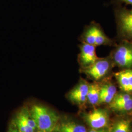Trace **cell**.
Instances as JSON below:
<instances>
[{"instance_id": "6da1fadb", "label": "cell", "mask_w": 132, "mask_h": 132, "mask_svg": "<svg viewBox=\"0 0 132 132\" xmlns=\"http://www.w3.org/2000/svg\"><path fill=\"white\" fill-rule=\"evenodd\" d=\"M29 113L35 123L37 130L43 132L54 131L59 121V116L55 112L42 105H33Z\"/></svg>"}, {"instance_id": "7a4b0ae2", "label": "cell", "mask_w": 132, "mask_h": 132, "mask_svg": "<svg viewBox=\"0 0 132 132\" xmlns=\"http://www.w3.org/2000/svg\"><path fill=\"white\" fill-rule=\"evenodd\" d=\"M81 42L85 43L95 47L101 46H112L113 41L108 37L99 24L92 22L85 27L80 36Z\"/></svg>"}, {"instance_id": "3957f363", "label": "cell", "mask_w": 132, "mask_h": 132, "mask_svg": "<svg viewBox=\"0 0 132 132\" xmlns=\"http://www.w3.org/2000/svg\"><path fill=\"white\" fill-rule=\"evenodd\" d=\"M114 66L132 70V41L122 40L110 53Z\"/></svg>"}, {"instance_id": "277c9868", "label": "cell", "mask_w": 132, "mask_h": 132, "mask_svg": "<svg viewBox=\"0 0 132 132\" xmlns=\"http://www.w3.org/2000/svg\"><path fill=\"white\" fill-rule=\"evenodd\" d=\"M113 66V62L109 55L104 58H99L94 64L88 68L80 69V72L84 73L94 82H98L108 75Z\"/></svg>"}, {"instance_id": "5b68a950", "label": "cell", "mask_w": 132, "mask_h": 132, "mask_svg": "<svg viewBox=\"0 0 132 132\" xmlns=\"http://www.w3.org/2000/svg\"><path fill=\"white\" fill-rule=\"evenodd\" d=\"M114 13L118 36L122 40L132 41V9L119 7Z\"/></svg>"}, {"instance_id": "8992f818", "label": "cell", "mask_w": 132, "mask_h": 132, "mask_svg": "<svg viewBox=\"0 0 132 132\" xmlns=\"http://www.w3.org/2000/svg\"><path fill=\"white\" fill-rule=\"evenodd\" d=\"M83 118L90 127L94 129L107 127L109 120L108 112L101 109H95L85 113Z\"/></svg>"}, {"instance_id": "52a82bcc", "label": "cell", "mask_w": 132, "mask_h": 132, "mask_svg": "<svg viewBox=\"0 0 132 132\" xmlns=\"http://www.w3.org/2000/svg\"><path fill=\"white\" fill-rule=\"evenodd\" d=\"M79 47L80 52L77 57V61L80 69L90 67L99 58L96 53V47L94 46L81 42Z\"/></svg>"}, {"instance_id": "ba28073f", "label": "cell", "mask_w": 132, "mask_h": 132, "mask_svg": "<svg viewBox=\"0 0 132 132\" xmlns=\"http://www.w3.org/2000/svg\"><path fill=\"white\" fill-rule=\"evenodd\" d=\"M88 83L84 79H80L78 83L68 93L69 99L76 104L81 105L87 101V94L89 89Z\"/></svg>"}, {"instance_id": "9c48e42d", "label": "cell", "mask_w": 132, "mask_h": 132, "mask_svg": "<svg viewBox=\"0 0 132 132\" xmlns=\"http://www.w3.org/2000/svg\"><path fill=\"white\" fill-rule=\"evenodd\" d=\"M114 76L122 92L132 94V70H122Z\"/></svg>"}, {"instance_id": "30bf717a", "label": "cell", "mask_w": 132, "mask_h": 132, "mask_svg": "<svg viewBox=\"0 0 132 132\" xmlns=\"http://www.w3.org/2000/svg\"><path fill=\"white\" fill-rule=\"evenodd\" d=\"M117 94V87L112 82L107 81L100 84L99 104L110 103Z\"/></svg>"}, {"instance_id": "8fae6325", "label": "cell", "mask_w": 132, "mask_h": 132, "mask_svg": "<svg viewBox=\"0 0 132 132\" xmlns=\"http://www.w3.org/2000/svg\"><path fill=\"white\" fill-rule=\"evenodd\" d=\"M54 131L57 132H87L84 126L70 120L58 121Z\"/></svg>"}, {"instance_id": "7c38bea8", "label": "cell", "mask_w": 132, "mask_h": 132, "mask_svg": "<svg viewBox=\"0 0 132 132\" xmlns=\"http://www.w3.org/2000/svg\"><path fill=\"white\" fill-rule=\"evenodd\" d=\"M100 84L97 82L89 83L87 94V101L92 105L99 104Z\"/></svg>"}, {"instance_id": "4fadbf2b", "label": "cell", "mask_w": 132, "mask_h": 132, "mask_svg": "<svg viewBox=\"0 0 132 132\" xmlns=\"http://www.w3.org/2000/svg\"><path fill=\"white\" fill-rule=\"evenodd\" d=\"M110 129L111 132H132L131 120L128 118L120 119Z\"/></svg>"}, {"instance_id": "5bb4252c", "label": "cell", "mask_w": 132, "mask_h": 132, "mask_svg": "<svg viewBox=\"0 0 132 132\" xmlns=\"http://www.w3.org/2000/svg\"><path fill=\"white\" fill-rule=\"evenodd\" d=\"M110 107L113 110L120 112H126L132 110V98L120 103L110 104Z\"/></svg>"}, {"instance_id": "9a60e30c", "label": "cell", "mask_w": 132, "mask_h": 132, "mask_svg": "<svg viewBox=\"0 0 132 132\" xmlns=\"http://www.w3.org/2000/svg\"><path fill=\"white\" fill-rule=\"evenodd\" d=\"M132 98V94L127 93L124 92L117 93L113 98V101L110 104H115L120 103L126 101Z\"/></svg>"}, {"instance_id": "2e32d148", "label": "cell", "mask_w": 132, "mask_h": 132, "mask_svg": "<svg viewBox=\"0 0 132 132\" xmlns=\"http://www.w3.org/2000/svg\"><path fill=\"white\" fill-rule=\"evenodd\" d=\"M87 132H111V129H108L106 128L99 129H91L89 131Z\"/></svg>"}, {"instance_id": "e0dca14e", "label": "cell", "mask_w": 132, "mask_h": 132, "mask_svg": "<svg viewBox=\"0 0 132 132\" xmlns=\"http://www.w3.org/2000/svg\"><path fill=\"white\" fill-rule=\"evenodd\" d=\"M118 3H125L126 5H132V0H116Z\"/></svg>"}, {"instance_id": "ac0fdd59", "label": "cell", "mask_w": 132, "mask_h": 132, "mask_svg": "<svg viewBox=\"0 0 132 132\" xmlns=\"http://www.w3.org/2000/svg\"><path fill=\"white\" fill-rule=\"evenodd\" d=\"M8 132H19L15 128H10Z\"/></svg>"}, {"instance_id": "d6986e66", "label": "cell", "mask_w": 132, "mask_h": 132, "mask_svg": "<svg viewBox=\"0 0 132 132\" xmlns=\"http://www.w3.org/2000/svg\"><path fill=\"white\" fill-rule=\"evenodd\" d=\"M34 132H43L42 131H39V130H36Z\"/></svg>"}, {"instance_id": "ffe728a7", "label": "cell", "mask_w": 132, "mask_h": 132, "mask_svg": "<svg viewBox=\"0 0 132 132\" xmlns=\"http://www.w3.org/2000/svg\"><path fill=\"white\" fill-rule=\"evenodd\" d=\"M57 132L56 131H52V132Z\"/></svg>"}]
</instances>
